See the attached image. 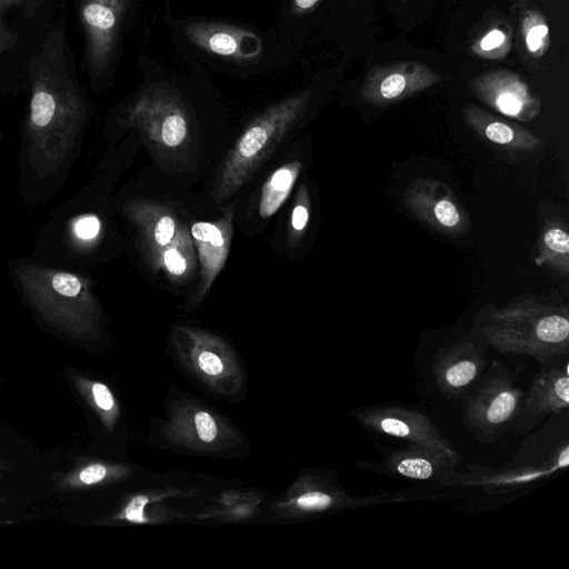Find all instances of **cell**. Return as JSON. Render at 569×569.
I'll return each instance as SVG.
<instances>
[{"label": "cell", "mask_w": 569, "mask_h": 569, "mask_svg": "<svg viewBox=\"0 0 569 569\" xmlns=\"http://www.w3.org/2000/svg\"><path fill=\"white\" fill-rule=\"evenodd\" d=\"M29 98L18 153V187L31 209L66 184L92 118L63 22L51 30L28 67Z\"/></svg>", "instance_id": "6da1fadb"}, {"label": "cell", "mask_w": 569, "mask_h": 569, "mask_svg": "<svg viewBox=\"0 0 569 569\" xmlns=\"http://www.w3.org/2000/svg\"><path fill=\"white\" fill-rule=\"evenodd\" d=\"M7 273L20 300L50 331L74 342L101 338L106 317L84 271L19 257L7 262Z\"/></svg>", "instance_id": "7a4b0ae2"}, {"label": "cell", "mask_w": 569, "mask_h": 569, "mask_svg": "<svg viewBox=\"0 0 569 569\" xmlns=\"http://www.w3.org/2000/svg\"><path fill=\"white\" fill-rule=\"evenodd\" d=\"M106 177L101 164L88 184L51 211L29 257L53 267L86 271L104 256L109 238L103 204Z\"/></svg>", "instance_id": "3957f363"}, {"label": "cell", "mask_w": 569, "mask_h": 569, "mask_svg": "<svg viewBox=\"0 0 569 569\" xmlns=\"http://www.w3.org/2000/svg\"><path fill=\"white\" fill-rule=\"evenodd\" d=\"M568 466L569 411L550 416L499 468L466 462V472L457 473L453 488L478 489L490 497L509 496L552 479Z\"/></svg>", "instance_id": "277c9868"}, {"label": "cell", "mask_w": 569, "mask_h": 569, "mask_svg": "<svg viewBox=\"0 0 569 569\" xmlns=\"http://www.w3.org/2000/svg\"><path fill=\"white\" fill-rule=\"evenodd\" d=\"M506 356H527L538 363L569 355V310L523 296L489 309L472 331Z\"/></svg>", "instance_id": "5b68a950"}, {"label": "cell", "mask_w": 569, "mask_h": 569, "mask_svg": "<svg viewBox=\"0 0 569 569\" xmlns=\"http://www.w3.org/2000/svg\"><path fill=\"white\" fill-rule=\"evenodd\" d=\"M311 92L286 98L254 117L223 159L213 183L216 202L238 192L305 114Z\"/></svg>", "instance_id": "8992f818"}, {"label": "cell", "mask_w": 569, "mask_h": 569, "mask_svg": "<svg viewBox=\"0 0 569 569\" xmlns=\"http://www.w3.org/2000/svg\"><path fill=\"white\" fill-rule=\"evenodd\" d=\"M522 370L492 360L462 397L463 428L482 445L493 443L511 431L525 396L517 385Z\"/></svg>", "instance_id": "52a82bcc"}, {"label": "cell", "mask_w": 569, "mask_h": 569, "mask_svg": "<svg viewBox=\"0 0 569 569\" xmlns=\"http://www.w3.org/2000/svg\"><path fill=\"white\" fill-rule=\"evenodd\" d=\"M432 493L418 488L367 496L352 495L343 488L336 473L309 470L301 473L273 505L272 512L283 518H309L362 506L429 499Z\"/></svg>", "instance_id": "ba28073f"}, {"label": "cell", "mask_w": 569, "mask_h": 569, "mask_svg": "<svg viewBox=\"0 0 569 569\" xmlns=\"http://www.w3.org/2000/svg\"><path fill=\"white\" fill-rule=\"evenodd\" d=\"M170 340L180 365L208 389L228 398L243 391L241 362L224 339L201 328L176 325L171 327Z\"/></svg>", "instance_id": "9c48e42d"}, {"label": "cell", "mask_w": 569, "mask_h": 569, "mask_svg": "<svg viewBox=\"0 0 569 569\" xmlns=\"http://www.w3.org/2000/svg\"><path fill=\"white\" fill-rule=\"evenodd\" d=\"M117 129H136L147 141L164 151L183 147L190 133L181 98L166 86H152L137 94L113 120Z\"/></svg>", "instance_id": "30bf717a"}, {"label": "cell", "mask_w": 569, "mask_h": 569, "mask_svg": "<svg viewBox=\"0 0 569 569\" xmlns=\"http://www.w3.org/2000/svg\"><path fill=\"white\" fill-rule=\"evenodd\" d=\"M134 0H79L77 17L84 41V60L92 90L110 81L121 38Z\"/></svg>", "instance_id": "8fae6325"}, {"label": "cell", "mask_w": 569, "mask_h": 569, "mask_svg": "<svg viewBox=\"0 0 569 569\" xmlns=\"http://www.w3.org/2000/svg\"><path fill=\"white\" fill-rule=\"evenodd\" d=\"M382 460L379 462L358 461V467L370 472L413 482L420 490L440 493L439 490H455L459 453L441 448L400 443V446H377Z\"/></svg>", "instance_id": "7c38bea8"}, {"label": "cell", "mask_w": 569, "mask_h": 569, "mask_svg": "<svg viewBox=\"0 0 569 569\" xmlns=\"http://www.w3.org/2000/svg\"><path fill=\"white\" fill-rule=\"evenodd\" d=\"M160 433L173 447L207 455H223L243 443L239 431L224 418L187 398L171 405Z\"/></svg>", "instance_id": "4fadbf2b"}, {"label": "cell", "mask_w": 569, "mask_h": 569, "mask_svg": "<svg viewBox=\"0 0 569 569\" xmlns=\"http://www.w3.org/2000/svg\"><path fill=\"white\" fill-rule=\"evenodd\" d=\"M349 415L371 436L455 451L435 422L417 409L397 403H380L352 409Z\"/></svg>", "instance_id": "5bb4252c"}, {"label": "cell", "mask_w": 569, "mask_h": 569, "mask_svg": "<svg viewBox=\"0 0 569 569\" xmlns=\"http://www.w3.org/2000/svg\"><path fill=\"white\" fill-rule=\"evenodd\" d=\"M569 411V355H558L539 363L525 391L511 431L525 436L552 415Z\"/></svg>", "instance_id": "9a60e30c"}, {"label": "cell", "mask_w": 569, "mask_h": 569, "mask_svg": "<svg viewBox=\"0 0 569 569\" xmlns=\"http://www.w3.org/2000/svg\"><path fill=\"white\" fill-rule=\"evenodd\" d=\"M487 349L473 332L439 349L432 363L437 389L449 399L461 400L488 367Z\"/></svg>", "instance_id": "2e32d148"}, {"label": "cell", "mask_w": 569, "mask_h": 569, "mask_svg": "<svg viewBox=\"0 0 569 569\" xmlns=\"http://www.w3.org/2000/svg\"><path fill=\"white\" fill-rule=\"evenodd\" d=\"M407 208L425 224L440 233L461 236L469 229L465 208L452 190L432 178L413 180L402 196Z\"/></svg>", "instance_id": "e0dca14e"}, {"label": "cell", "mask_w": 569, "mask_h": 569, "mask_svg": "<svg viewBox=\"0 0 569 569\" xmlns=\"http://www.w3.org/2000/svg\"><path fill=\"white\" fill-rule=\"evenodd\" d=\"M442 81L430 67L418 61H396L370 69L361 89V98L385 107L407 99Z\"/></svg>", "instance_id": "ac0fdd59"}, {"label": "cell", "mask_w": 569, "mask_h": 569, "mask_svg": "<svg viewBox=\"0 0 569 569\" xmlns=\"http://www.w3.org/2000/svg\"><path fill=\"white\" fill-rule=\"evenodd\" d=\"M468 84L479 100L506 117L528 122L540 112L539 98L510 70L497 69L479 73Z\"/></svg>", "instance_id": "d6986e66"}, {"label": "cell", "mask_w": 569, "mask_h": 569, "mask_svg": "<svg viewBox=\"0 0 569 569\" xmlns=\"http://www.w3.org/2000/svg\"><path fill=\"white\" fill-rule=\"evenodd\" d=\"M233 206L213 221H196L189 228L200 264V279L191 303H200L224 267L232 239Z\"/></svg>", "instance_id": "ffe728a7"}, {"label": "cell", "mask_w": 569, "mask_h": 569, "mask_svg": "<svg viewBox=\"0 0 569 569\" xmlns=\"http://www.w3.org/2000/svg\"><path fill=\"white\" fill-rule=\"evenodd\" d=\"M186 37L197 47L214 56L233 60H252L257 58L261 46L259 38L250 31L221 22L191 21L183 28Z\"/></svg>", "instance_id": "44dd1931"}, {"label": "cell", "mask_w": 569, "mask_h": 569, "mask_svg": "<svg viewBox=\"0 0 569 569\" xmlns=\"http://www.w3.org/2000/svg\"><path fill=\"white\" fill-rule=\"evenodd\" d=\"M121 210L137 228L152 264L160 250L172 241L182 222L169 208L153 201L129 199L122 202Z\"/></svg>", "instance_id": "7402d4cb"}, {"label": "cell", "mask_w": 569, "mask_h": 569, "mask_svg": "<svg viewBox=\"0 0 569 569\" xmlns=\"http://www.w3.org/2000/svg\"><path fill=\"white\" fill-rule=\"evenodd\" d=\"M466 123L481 139L493 146L512 151H533L541 141L528 129L489 113L468 103L462 110Z\"/></svg>", "instance_id": "603a6c76"}, {"label": "cell", "mask_w": 569, "mask_h": 569, "mask_svg": "<svg viewBox=\"0 0 569 569\" xmlns=\"http://www.w3.org/2000/svg\"><path fill=\"white\" fill-rule=\"evenodd\" d=\"M131 473L132 469L126 465L81 458L67 472L56 475L53 485L59 491L81 492L118 483Z\"/></svg>", "instance_id": "cb8c5ba5"}, {"label": "cell", "mask_w": 569, "mask_h": 569, "mask_svg": "<svg viewBox=\"0 0 569 569\" xmlns=\"http://www.w3.org/2000/svg\"><path fill=\"white\" fill-rule=\"evenodd\" d=\"M177 283L188 281L197 267V252L189 228L182 222L172 241L157 254L151 264Z\"/></svg>", "instance_id": "d4e9b609"}, {"label": "cell", "mask_w": 569, "mask_h": 569, "mask_svg": "<svg viewBox=\"0 0 569 569\" xmlns=\"http://www.w3.org/2000/svg\"><path fill=\"white\" fill-rule=\"evenodd\" d=\"M535 262L551 268L563 278L569 277V233L561 221L549 220L542 227Z\"/></svg>", "instance_id": "484cf974"}, {"label": "cell", "mask_w": 569, "mask_h": 569, "mask_svg": "<svg viewBox=\"0 0 569 569\" xmlns=\"http://www.w3.org/2000/svg\"><path fill=\"white\" fill-rule=\"evenodd\" d=\"M301 161L295 159L276 168L260 190L258 211L260 217L273 216L289 197L301 171Z\"/></svg>", "instance_id": "4316f807"}, {"label": "cell", "mask_w": 569, "mask_h": 569, "mask_svg": "<svg viewBox=\"0 0 569 569\" xmlns=\"http://www.w3.org/2000/svg\"><path fill=\"white\" fill-rule=\"evenodd\" d=\"M70 380L83 401L99 417L106 430L113 432L120 417V407L111 389L99 380L78 373H70Z\"/></svg>", "instance_id": "83f0119b"}, {"label": "cell", "mask_w": 569, "mask_h": 569, "mask_svg": "<svg viewBox=\"0 0 569 569\" xmlns=\"http://www.w3.org/2000/svg\"><path fill=\"white\" fill-rule=\"evenodd\" d=\"M520 34L526 52L533 59L541 58L549 48V27L536 10H527L520 20Z\"/></svg>", "instance_id": "f1b7e54d"}, {"label": "cell", "mask_w": 569, "mask_h": 569, "mask_svg": "<svg viewBox=\"0 0 569 569\" xmlns=\"http://www.w3.org/2000/svg\"><path fill=\"white\" fill-rule=\"evenodd\" d=\"M511 49V30L509 26L496 23L485 30L470 46L473 54L486 60H500Z\"/></svg>", "instance_id": "f546056e"}, {"label": "cell", "mask_w": 569, "mask_h": 569, "mask_svg": "<svg viewBox=\"0 0 569 569\" xmlns=\"http://www.w3.org/2000/svg\"><path fill=\"white\" fill-rule=\"evenodd\" d=\"M310 210L309 190L303 182L296 193L288 224L287 238L291 247L298 244L303 238L310 220Z\"/></svg>", "instance_id": "4dcf8cb0"}, {"label": "cell", "mask_w": 569, "mask_h": 569, "mask_svg": "<svg viewBox=\"0 0 569 569\" xmlns=\"http://www.w3.org/2000/svg\"><path fill=\"white\" fill-rule=\"evenodd\" d=\"M44 0H0V18L11 9H20L31 19Z\"/></svg>", "instance_id": "1f68e13d"}, {"label": "cell", "mask_w": 569, "mask_h": 569, "mask_svg": "<svg viewBox=\"0 0 569 569\" xmlns=\"http://www.w3.org/2000/svg\"><path fill=\"white\" fill-rule=\"evenodd\" d=\"M18 34L8 28L0 18V56L12 50L18 43Z\"/></svg>", "instance_id": "d6a6232c"}, {"label": "cell", "mask_w": 569, "mask_h": 569, "mask_svg": "<svg viewBox=\"0 0 569 569\" xmlns=\"http://www.w3.org/2000/svg\"><path fill=\"white\" fill-rule=\"evenodd\" d=\"M321 0H292L293 10L303 13L312 10Z\"/></svg>", "instance_id": "836d02e7"}, {"label": "cell", "mask_w": 569, "mask_h": 569, "mask_svg": "<svg viewBox=\"0 0 569 569\" xmlns=\"http://www.w3.org/2000/svg\"><path fill=\"white\" fill-rule=\"evenodd\" d=\"M10 470V465L0 457V479L3 478L4 473Z\"/></svg>", "instance_id": "e575fe53"}, {"label": "cell", "mask_w": 569, "mask_h": 569, "mask_svg": "<svg viewBox=\"0 0 569 569\" xmlns=\"http://www.w3.org/2000/svg\"><path fill=\"white\" fill-rule=\"evenodd\" d=\"M3 139H4V132H3L2 127L0 126V149L2 147Z\"/></svg>", "instance_id": "d590c367"}, {"label": "cell", "mask_w": 569, "mask_h": 569, "mask_svg": "<svg viewBox=\"0 0 569 569\" xmlns=\"http://www.w3.org/2000/svg\"><path fill=\"white\" fill-rule=\"evenodd\" d=\"M2 77L0 76V92H1V87H2Z\"/></svg>", "instance_id": "8d00e7d4"}, {"label": "cell", "mask_w": 569, "mask_h": 569, "mask_svg": "<svg viewBox=\"0 0 569 569\" xmlns=\"http://www.w3.org/2000/svg\"><path fill=\"white\" fill-rule=\"evenodd\" d=\"M408 1H410V0H400V2H402V3L408 2Z\"/></svg>", "instance_id": "74e56055"}, {"label": "cell", "mask_w": 569, "mask_h": 569, "mask_svg": "<svg viewBox=\"0 0 569 569\" xmlns=\"http://www.w3.org/2000/svg\"><path fill=\"white\" fill-rule=\"evenodd\" d=\"M510 1H518V0H510Z\"/></svg>", "instance_id": "f35d334b"}]
</instances>
